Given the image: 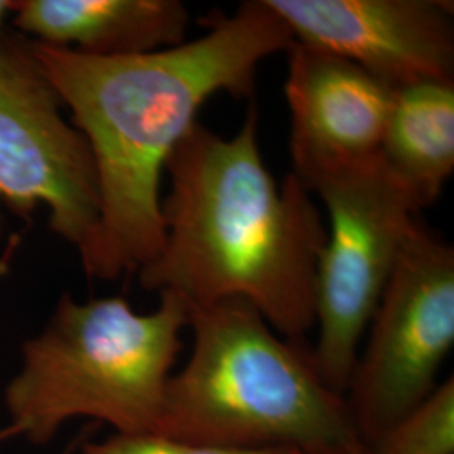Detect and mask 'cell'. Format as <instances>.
I'll use <instances>...</instances> for the list:
<instances>
[{"label": "cell", "mask_w": 454, "mask_h": 454, "mask_svg": "<svg viewBox=\"0 0 454 454\" xmlns=\"http://www.w3.org/2000/svg\"><path fill=\"white\" fill-rule=\"evenodd\" d=\"M380 159L419 211L438 200L454 172V82L394 91Z\"/></svg>", "instance_id": "11"}, {"label": "cell", "mask_w": 454, "mask_h": 454, "mask_svg": "<svg viewBox=\"0 0 454 454\" xmlns=\"http://www.w3.org/2000/svg\"><path fill=\"white\" fill-rule=\"evenodd\" d=\"M258 133L251 103L234 137L197 121L180 140L165 165L162 247L138 278L146 292L174 293L189 307L243 300L281 337L307 341L326 226L293 172L276 182Z\"/></svg>", "instance_id": "2"}, {"label": "cell", "mask_w": 454, "mask_h": 454, "mask_svg": "<svg viewBox=\"0 0 454 454\" xmlns=\"http://www.w3.org/2000/svg\"><path fill=\"white\" fill-rule=\"evenodd\" d=\"M293 41L347 59L390 90L454 82L446 0H264Z\"/></svg>", "instance_id": "8"}, {"label": "cell", "mask_w": 454, "mask_h": 454, "mask_svg": "<svg viewBox=\"0 0 454 454\" xmlns=\"http://www.w3.org/2000/svg\"><path fill=\"white\" fill-rule=\"evenodd\" d=\"M187 320L174 293H160L152 313L120 296L78 303L66 294L24 345L22 369L5 390L14 429L46 442L67 419L95 418L116 434H157Z\"/></svg>", "instance_id": "4"}, {"label": "cell", "mask_w": 454, "mask_h": 454, "mask_svg": "<svg viewBox=\"0 0 454 454\" xmlns=\"http://www.w3.org/2000/svg\"><path fill=\"white\" fill-rule=\"evenodd\" d=\"M29 43H0V207L22 215L43 206L51 229L78 253L99 217L97 167L88 140ZM2 211V209H0Z\"/></svg>", "instance_id": "7"}, {"label": "cell", "mask_w": 454, "mask_h": 454, "mask_svg": "<svg viewBox=\"0 0 454 454\" xmlns=\"http://www.w3.org/2000/svg\"><path fill=\"white\" fill-rule=\"evenodd\" d=\"M192 354L172 373L157 434L224 450L315 451L360 441L307 341L281 337L254 307H189Z\"/></svg>", "instance_id": "3"}, {"label": "cell", "mask_w": 454, "mask_h": 454, "mask_svg": "<svg viewBox=\"0 0 454 454\" xmlns=\"http://www.w3.org/2000/svg\"><path fill=\"white\" fill-rule=\"evenodd\" d=\"M82 454H298L296 450H224L184 442L160 434H114L101 442H90Z\"/></svg>", "instance_id": "13"}, {"label": "cell", "mask_w": 454, "mask_h": 454, "mask_svg": "<svg viewBox=\"0 0 454 454\" xmlns=\"http://www.w3.org/2000/svg\"><path fill=\"white\" fill-rule=\"evenodd\" d=\"M298 454H372L360 441L341 444V446H332V448H324V450H315V451H298Z\"/></svg>", "instance_id": "14"}, {"label": "cell", "mask_w": 454, "mask_h": 454, "mask_svg": "<svg viewBox=\"0 0 454 454\" xmlns=\"http://www.w3.org/2000/svg\"><path fill=\"white\" fill-rule=\"evenodd\" d=\"M14 26L35 43L93 58H123L185 43L191 20L180 0H20Z\"/></svg>", "instance_id": "10"}, {"label": "cell", "mask_w": 454, "mask_h": 454, "mask_svg": "<svg viewBox=\"0 0 454 454\" xmlns=\"http://www.w3.org/2000/svg\"><path fill=\"white\" fill-rule=\"evenodd\" d=\"M453 343V246L419 219L375 309L345 394L369 451L438 387Z\"/></svg>", "instance_id": "6"}, {"label": "cell", "mask_w": 454, "mask_h": 454, "mask_svg": "<svg viewBox=\"0 0 454 454\" xmlns=\"http://www.w3.org/2000/svg\"><path fill=\"white\" fill-rule=\"evenodd\" d=\"M286 54L293 172L380 157L394 90L325 51L293 43Z\"/></svg>", "instance_id": "9"}, {"label": "cell", "mask_w": 454, "mask_h": 454, "mask_svg": "<svg viewBox=\"0 0 454 454\" xmlns=\"http://www.w3.org/2000/svg\"><path fill=\"white\" fill-rule=\"evenodd\" d=\"M294 176L328 215L315 288L318 340L311 350L326 386L345 397L360 341L421 211L380 157Z\"/></svg>", "instance_id": "5"}, {"label": "cell", "mask_w": 454, "mask_h": 454, "mask_svg": "<svg viewBox=\"0 0 454 454\" xmlns=\"http://www.w3.org/2000/svg\"><path fill=\"white\" fill-rule=\"evenodd\" d=\"M202 24L207 33L194 41L123 58L29 41L95 159L99 217L80 251L90 278L133 275L159 254L162 174L200 106L217 93L253 98L261 61L294 43L264 0L243 2L232 16L215 11Z\"/></svg>", "instance_id": "1"}, {"label": "cell", "mask_w": 454, "mask_h": 454, "mask_svg": "<svg viewBox=\"0 0 454 454\" xmlns=\"http://www.w3.org/2000/svg\"><path fill=\"white\" fill-rule=\"evenodd\" d=\"M371 453L454 454L453 377L397 422Z\"/></svg>", "instance_id": "12"}, {"label": "cell", "mask_w": 454, "mask_h": 454, "mask_svg": "<svg viewBox=\"0 0 454 454\" xmlns=\"http://www.w3.org/2000/svg\"><path fill=\"white\" fill-rule=\"evenodd\" d=\"M12 4H14L12 0H0V43H2V39H4L2 27H4L5 19L11 14V11H12Z\"/></svg>", "instance_id": "15"}]
</instances>
